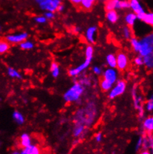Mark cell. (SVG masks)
<instances>
[{
  "label": "cell",
  "mask_w": 153,
  "mask_h": 154,
  "mask_svg": "<svg viewBox=\"0 0 153 154\" xmlns=\"http://www.w3.org/2000/svg\"><path fill=\"white\" fill-rule=\"evenodd\" d=\"M93 54H94V48L92 47V45H88V46L86 48V60L82 64H80V66H78L77 67L74 69H71L68 71V75L71 77H76L77 75H79L82 72H83L84 70L86 69L89 65L91 64V62L92 60V58H93Z\"/></svg>",
  "instance_id": "1"
},
{
  "label": "cell",
  "mask_w": 153,
  "mask_h": 154,
  "mask_svg": "<svg viewBox=\"0 0 153 154\" xmlns=\"http://www.w3.org/2000/svg\"><path fill=\"white\" fill-rule=\"evenodd\" d=\"M84 92V87L80 83L76 82L64 94V99L68 103L78 100Z\"/></svg>",
  "instance_id": "2"
},
{
  "label": "cell",
  "mask_w": 153,
  "mask_h": 154,
  "mask_svg": "<svg viewBox=\"0 0 153 154\" xmlns=\"http://www.w3.org/2000/svg\"><path fill=\"white\" fill-rule=\"evenodd\" d=\"M138 52L141 57H145L153 54L152 34H148L142 40H139V49Z\"/></svg>",
  "instance_id": "3"
},
{
  "label": "cell",
  "mask_w": 153,
  "mask_h": 154,
  "mask_svg": "<svg viewBox=\"0 0 153 154\" xmlns=\"http://www.w3.org/2000/svg\"><path fill=\"white\" fill-rule=\"evenodd\" d=\"M39 7L46 11L55 12L57 7L62 4V0H35Z\"/></svg>",
  "instance_id": "4"
},
{
  "label": "cell",
  "mask_w": 153,
  "mask_h": 154,
  "mask_svg": "<svg viewBox=\"0 0 153 154\" xmlns=\"http://www.w3.org/2000/svg\"><path fill=\"white\" fill-rule=\"evenodd\" d=\"M126 89V83L123 80H120L118 82L115 83V86L111 89L110 92L109 94V98L114 99L120 95H123Z\"/></svg>",
  "instance_id": "5"
},
{
  "label": "cell",
  "mask_w": 153,
  "mask_h": 154,
  "mask_svg": "<svg viewBox=\"0 0 153 154\" xmlns=\"http://www.w3.org/2000/svg\"><path fill=\"white\" fill-rule=\"evenodd\" d=\"M129 8L132 10V12L136 14L137 18L138 20H142L143 16H144L146 11L143 9V6L140 4L139 0H129Z\"/></svg>",
  "instance_id": "6"
},
{
  "label": "cell",
  "mask_w": 153,
  "mask_h": 154,
  "mask_svg": "<svg viewBox=\"0 0 153 154\" xmlns=\"http://www.w3.org/2000/svg\"><path fill=\"white\" fill-rule=\"evenodd\" d=\"M116 68L119 71H124L129 66V58L125 53L120 51L116 56Z\"/></svg>",
  "instance_id": "7"
},
{
  "label": "cell",
  "mask_w": 153,
  "mask_h": 154,
  "mask_svg": "<svg viewBox=\"0 0 153 154\" xmlns=\"http://www.w3.org/2000/svg\"><path fill=\"white\" fill-rule=\"evenodd\" d=\"M28 37V34L27 32H22L20 33V34H10V35L6 36V37L4 38L7 40L9 43L20 44L21 42L27 40Z\"/></svg>",
  "instance_id": "8"
},
{
  "label": "cell",
  "mask_w": 153,
  "mask_h": 154,
  "mask_svg": "<svg viewBox=\"0 0 153 154\" xmlns=\"http://www.w3.org/2000/svg\"><path fill=\"white\" fill-rule=\"evenodd\" d=\"M102 78L110 83L111 84H115L117 82L118 79V72L115 70V69L109 68L105 70V72L103 74Z\"/></svg>",
  "instance_id": "9"
},
{
  "label": "cell",
  "mask_w": 153,
  "mask_h": 154,
  "mask_svg": "<svg viewBox=\"0 0 153 154\" xmlns=\"http://www.w3.org/2000/svg\"><path fill=\"white\" fill-rule=\"evenodd\" d=\"M21 154H43L41 147L37 144H32L22 148Z\"/></svg>",
  "instance_id": "10"
},
{
  "label": "cell",
  "mask_w": 153,
  "mask_h": 154,
  "mask_svg": "<svg viewBox=\"0 0 153 154\" xmlns=\"http://www.w3.org/2000/svg\"><path fill=\"white\" fill-rule=\"evenodd\" d=\"M31 144H32V140H31L30 135L28 133H23L20 136V139H19V145L20 147L24 148V147L31 145Z\"/></svg>",
  "instance_id": "11"
},
{
  "label": "cell",
  "mask_w": 153,
  "mask_h": 154,
  "mask_svg": "<svg viewBox=\"0 0 153 154\" xmlns=\"http://www.w3.org/2000/svg\"><path fill=\"white\" fill-rule=\"evenodd\" d=\"M98 28L96 26H92L87 29L86 33V39L88 43H94L95 42V34L97 33Z\"/></svg>",
  "instance_id": "12"
},
{
  "label": "cell",
  "mask_w": 153,
  "mask_h": 154,
  "mask_svg": "<svg viewBox=\"0 0 153 154\" xmlns=\"http://www.w3.org/2000/svg\"><path fill=\"white\" fill-rule=\"evenodd\" d=\"M119 2L120 0H106L105 2L106 11L118 10L119 9Z\"/></svg>",
  "instance_id": "13"
},
{
  "label": "cell",
  "mask_w": 153,
  "mask_h": 154,
  "mask_svg": "<svg viewBox=\"0 0 153 154\" xmlns=\"http://www.w3.org/2000/svg\"><path fill=\"white\" fill-rule=\"evenodd\" d=\"M124 20L126 25H127V26L131 28L135 25V22L138 20V18H137L136 14L135 13H133V12H129V13H128L126 16H125Z\"/></svg>",
  "instance_id": "14"
},
{
  "label": "cell",
  "mask_w": 153,
  "mask_h": 154,
  "mask_svg": "<svg viewBox=\"0 0 153 154\" xmlns=\"http://www.w3.org/2000/svg\"><path fill=\"white\" fill-rule=\"evenodd\" d=\"M106 17L108 21L111 23H116L118 21V19H119L118 12L115 10L108 11H106Z\"/></svg>",
  "instance_id": "15"
},
{
  "label": "cell",
  "mask_w": 153,
  "mask_h": 154,
  "mask_svg": "<svg viewBox=\"0 0 153 154\" xmlns=\"http://www.w3.org/2000/svg\"><path fill=\"white\" fill-rule=\"evenodd\" d=\"M143 127L144 130L147 131L148 133H152L153 130V118L152 116H149L144 119L143 123Z\"/></svg>",
  "instance_id": "16"
},
{
  "label": "cell",
  "mask_w": 153,
  "mask_h": 154,
  "mask_svg": "<svg viewBox=\"0 0 153 154\" xmlns=\"http://www.w3.org/2000/svg\"><path fill=\"white\" fill-rule=\"evenodd\" d=\"M10 45L5 38H0V54H4L9 51Z\"/></svg>",
  "instance_id": "17"
},
{
  "label": "cell",
  "mask_w": 153,
  "mask_h": 154,
  "mask_svg": "<svg viewBox=\"0 0 153 154\" xmlns=\"http://www.w3.org/2000/svg\"><path fill=\"white\" fill-rule=\"evenodd\" d=\"M132 98H133V102H134V106H135V109H140V107H142L141 104V97L138 96V92H137V90L135 89V88H134L133 90H132Z\"/></svg>",
  "instance_id": "18"
},
{
  "label": "cell",
  "mask_w": 153,
  "mask_h": 154,
  "mask_svg": "<svg viewBox=\"0 0 153 154\" xmlns=\"http://www.w3.org/2000/svg\"><path fill=\"white\" fill-rule=\"evenodd\" d=\"M97 0H82L80 2L81 8L85 11H90L94 5Z\"/></svg>",
  "instance_id": "19"
},
{
  "label": "cell",
  "mask_w": 153,
  "mask_h": 154,
  "mask_svg": "<svg viewBox=\"0 0 153 154\" xmlns=\"http://www.w3.org/2000/svg\"><path fill=\"white\" fill-rule=\"evenodd\" d=\"M106 63L110 68H116V55L115 54H109L106 57Z\"/></svg>",
  "instance_id": "20"
},
{
  "label": "cell",
  "mask_w": 153,
  "mask_h": 154,
  "mask_svg": "<svg viewBox=\"0 0 153 154\" xmlns=\"http://www.w3.org/2000/svg\"><path fill=\"white\" fill-rule=\"evenodd\" d=\"M13 119L18 125H22L25 122L24 116L19 111H14L13 112Z\"/></svg>",
  "instance_id": "21"
},
{
  "label": "cell",
  "mask_w": 153,
  "mask_h": 154,
  "mask_svg": "<svg viewBox=\"0 0 153 154\" xmlns=\"http://www.w3.org/2000/svg\"><path fill=\"white\" fill-rule=\"evenodd\" d=\"M113 85L111 84L110 83H109L108 81L104 80V78H101L100 81V89H102L104 92H108V91H110L111 89L112 88Z\"/></svg>",
  "instance_id": "22"
},
{
  "label": "cell",
  "mask_w": 153,
  "mask_h": 154,
  "mask_svg": "<svg viewBox=\"0 0 153 154\" xmlns=\"http://www.w3.org/2000/svg\"><path fill=\"white\" fill-rule=\"evenodd\" d=\"M143 65L146 66L147 68L152 69L153 66V54L143 57Z\"/></svg>",
  "instance_id": "23"
},
{
  "label": "cell",
  "mask_w": 153,
  "mask_h": 154,
  "mask_svg": "<svg viewBox=\"0 0 153 154\" xmlns=\"http://www.w3.org/2000/svg\"><path fill=\"white\" fill-rule=\"evenodd\" d=\"M51 75L54 78H57L60 75V67L57 63L52 62L51 65Z\"/></svg>",
  "instance_id": "24"
},
{
  "label": "cell",
  "mask_w": 153,
  "mask_h": 154,
  "mask_svg": "<svg viewBox=\"0 0 153 154\" xmlns=\"http://www.w3.org/2000/svg\"><path fill=\"white\" fill-rule=\"evenodd\" d=\"M141 21L144 22L146 24L149 25V26H153V14L152 12H149V13H146V12Z\"/></svg>",
  "instance_id": "25"
},
{
  "label": "cell",
  "mask_w": 153,
  "mask_h": 154,
  "mask_svg": "<svg viewBox=\"0 0 153 154\" xmlns=\"http://www.w3.org/2000/svg\"><path fill=\"white\" fill-rule=\"evenodd\" d=\"M85 126L82 125H80V124H76V127L74 129V136L75 137H79L80 136L82 133L85 131Z\"/></svg>",
  "instance_id": "26"
},
{
  "label": "cell",
  "mask_w": 153,
  "mask_h": 154,
  "mask_svg": "<svg viewBox=\"0 0 153 154\" xmlns=\"http://www.w3.org/2000/svg\"><path fill=\"white\" fill-rule=\"evenodd\" d=\"M34 43L31 41H28V40H26V41L21 42L20 44V47L21 49L22 50H30L34 48Z\"/></svg>",
  "instance_id": "27"
},
{
  "label": "cell",
  "mask_w": 153,
  "mask_h": 154,
  "mask_svg": "<svg viewBox=\"0 0 153 154\" xmlns=\"http://www.w3.org/2000/svg\"><path fill=\"white\" fill-rule=\"evenodd\" d=\"M8 74L10 77L13 78H21V75L18 71L14 69L11 67H8Z\"/></svg>",
  "instance_id": "28"
},
{
  "label": "cell",
  "mask_w": 153,
  "mask_h": 154,
  "mask_svg": "<svg viewBox=\"0 0 153 154\" xmlns=\"http://www.w3.org/2000/svg\"><path fill=\"white\" fill-rule=\"evenodd\" d=\"M123 37L126 39H131L132 37V31L129 26H125L123 29Z\"/></svg>",
  "instance_id": "29"
},
{
  "label": "cell",
  "mask_w": 153,
  "mask_h": 154,
  "mask_svg": "<svg viewBox=\"0 0 153 154\" xmlns=\"http://www.w3.org/2000/svg\"><path fill=\"white\" fill-rule=\"evenodd\" d=\"M130 42H131V45H132L134 51L138 52L139 49V40H138L137 38H135V37H132V38L130 39Z\"/></svg>",
  "instance_id": "30"
},
{
  "label": "cell",
  "mask_w": 153,
  "mask_h": 154,
  "mask_svg": "<svg viewBox=\"0 0 153 154\" xmlns=\"http://www.w3.org/2000/svg\"><path fill=\"white\" fill-rule=\"evenodd\" d=\"M129 8V2L128 0H120L119 2V9L125 10V9Z\"/></svg>",
  "instance_id": "31"
},
{
  "label": "cell",
  "mask_w": 153,
  "mask_h": 154,
  "mask_svg": "<svg viewBox=\"0 0 153 154\" xmlns=\"http://www.w3.org/2000/svg\"><path fill=\"white\" fill-rule=\"evenodd\" d=\"M34 20L37 23H39V24H44V23H46L48 20L44 16H37V17H34Z\"/></svg>",
  "instance_id": "32"
},
{
  "label": "cell",
  "mask_w": 153,
  "mask_h": 154,
  "mask_svg": "<svg viewBox=\"0 0 153 154\" xmlns=\"http://www.w3.org/2000/svg\"><path fill=\"white\" fill-rule=\"evenodd\" d=\"M134 63L138 66H141L143 65V58L141 56H138L135 58L134 60Z\"/></svg>",
  "instance_id": "33"
},
{
  "label": "cell",
  "mask_w": 153,
  "mask_h": 154,
  "mask_svg": "<svg viewBox=\"0 0 153 154\" xmlns=\"http://www.w3.org/2000/svg\"><path fill=\"white\" fill-rule=\"evenodd\" d=\"M44 17H46L47 20H52L55 17V14H54V12L46 11V13L44 14Z\"/></svg>",
  "instance_id": "34"
},
{
  "label": "cell",
  "mask_w": 153,
  "mask_h": 154,
  "mask_svg": "<svg viewBox=\"0 0 153 154\" xmlns=\"http://www.w3.org/2000/svg\"><path fill=\"white\" fill-rule=\"evenodd\" d=\"M146 109L148 111H152L153 109V99L152 97L150 98V100H149L146 103Z\"/></svg>",
  "instance_id": "35"
},
{
  "label": "cell",
  "mask_w": 153,
  "mask_h": 154,
  "mask_svg": "<svg viewBox=\"0 0 153 154\" xmlns=\"http://www.w3.org/2000/svg\"><path fill=\"white\" fill-rule=\"evenodd\" d=\"M93 72L95 74V75H100L102 74V69H101L100 67L98 66H94L93 68Z\"/></svg>",
  "instance_id": "36"
},
{
  "label": "cell",
  "mask_w": 153,
  "mask_h": 154,
  "mask_svg": "<svg viewBox=\"0 0 153 154\" xmlns=\"http://www.w3.org/2000/svg\"><path fill=\"white\" fill-rule=\"evenodd\" d=\"M82 0H69V2L71 3H72L75 6H80V2Z\"/></svg>",
  "instance_id": "37"
},
{
  "label": "cell",
  "mask_w": 153,
  "mask_h": 154,
  "mask_svg": "<svg viewBox=\"0 0 153 154\" xmlns=\"http://www.w3.org/2000/svg\"><path fill=\"white\" fill-rule=\"evenodd\" d=\"M95 139H96L97 141L100 142V141L102 140V133H98V134L96 135V136H95Z\"/></svg>",
  "instance_id": "38"
},
{
  "label": "cell",
  "mask_w": 153,
  "mask_h": 154,
  "mask_svg": "<svg viewBox=\"0 0 153 154\" xmlns=\"http://www.w3.org/2000/svg\"><path fill=\"white\" fill-rule=\"evenodd\" d=\"M64 9H65V5H64L63 4H60V5H59L58 7H57V11L62 12L64 11Z\"/></svg>",
  "instance_id": "39"
},
{
  "label": "cell",
  "mask_w": 153,
  "mask_h": 154,
  "mask_svg": "<svg viewBox=\"0 0 153 154\" xmlns=\"http://www.w3.org/2000/svg\"><path fill=\"white\" fill-rule=\"evenodd\" d=\"M142 142H143V138L140 137L138 141V144H137V148H139L142 145Z\"/></svg>",
  "instance_id": "40"
},
{
  "label": "cell",
  "mask_w": 153,
  "mask_h": 154,
  "mask_svg": "<svg viewBox=\"0 0 153 154\" xmlns=\"http://www.w3.org/2000/svg\"><path fill=\"white\" fill-rule=\"evenodd\" d=\"M10 154H21V153H20V152L17 151V150H14V151L12 152V153Z\"/></svg>",
  "instance_id": "41"
},
{
  "label": "cell",
  "mask_w": 153,
  "mask_h": 154,
  "mask_svg": "<svg viewBox=\"0 0 153 154\" xmlns=\"http://www.w3.org/2000/svg\"><path fill=\"white\" fill-rule=\"evenodd\" d=\"M0 145H1V142H0Z\"/></svg>",
  "instance_id": "42"
},
{
  "label": "cell",
  "mask_w": 153,
  "mask_h": 154,
  "mask_svg": "<svg viewBox=\"0 0 153 154\" xmlns=\"http://www.w3.org/2000/svg\"><path fill=\"white\" fill-rule=\"evenodd\" d=\"M0 29H1V28H0Z\"/></svg>",
  "instance_id": "43"
},
{
  "label": "cell",
  "mask_w": 153,
  "mask_h": 154,
  "mask_svg": "<svg viewBox=\"0 0 153 154\" xmlns=\"http://www.w3.org/2000/svg\"><path fill=\"white\" fill-rule=\"evenodd\" d=\"M139 1H140V0H139Z\"/></svg>",
  "instance_id": "44"
}]
</instances>
